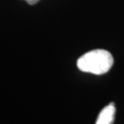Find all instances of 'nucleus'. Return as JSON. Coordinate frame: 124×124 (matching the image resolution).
<instances>
[{
  "label": "nucleus",
  "instance_id": "7ed1b4c3",
  "mask_svg": "<svg viewBox=\"0 0 124 124\" xmlns=\"http://www.w3.org/2000/svg\"><path fill=\"white\" fill-rule=\"evenodd\" d=\"M26 1L30 5H34V4H36V3H37L39 0H26Z\"/></svg>",
  "mask_w": 124,
  "mask_h": 124
},
{
  "label": "nucleus",
  "instance_id": "f257e3e1",
  "mask_svg": "<svg viewBox=\"0 0 124 124\" xmlns=\"http://www.w3.org/2000/svg\"><path fill=\"white\" fill-rule=\"evenodd\" d=\"M113 57L106 50L98 49L85 53L77 60V67L80 71L93 75H104L113 65Z\"/></svg>",
  "mask_w": 124,
  "mask_h": 124
},
{
  "label": "nucleus",
  "instance_id": "f03ea898",
  "mask_svg": "<svg viewBox=\"0 0 124 124\" xmlns=\"http://www.w3.org/2000/svg\"><path fill=\"white\" fill-rule=\"evenodd\" d=\"M116 113V108L114 104L106 106L99 113L96 124H112L114 121Z\"/></svg>",
  "mask_w": 124,
  "mask_h": 124
}]
</instances>
